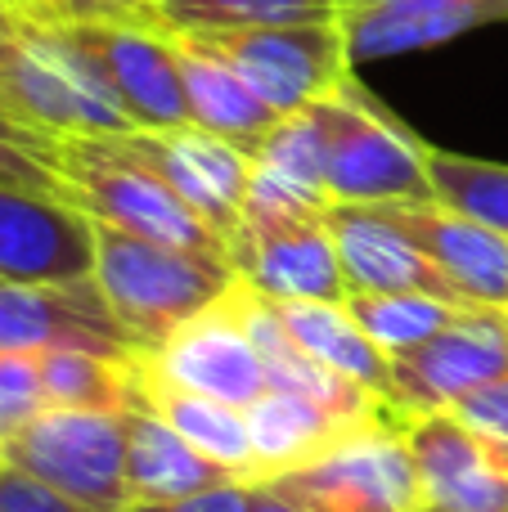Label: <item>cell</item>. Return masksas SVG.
Wrapping results in <instances>:
<instances>
[{
  "instance_id": "obj_1",
  "label": "cell",
  "mask_w": 508,
  "mask_h": 512,
  "mask_svg": "<svg viewBox=\"0 0 508 512\" xmlns=\"http://www.w3.org/2000/svg\"><path fill=\"white\" fill-rule=\"evenodd\" d=\"M90 225H95V270L90 274L140 355L158 351L180 324L212 310L239 279L225 256L167 248V243L113 230L104 221Z\"/></svg>"
},
{
  "instance_id": "obj_2",
  "label": "cell",
  "mask_w": 508,
  "mask_h": 512,
  "mask_svg": "<svg viewBox=\"0 0 508 512\" xmlns=\"http://www.w3.org/2000/svg\"><path fill=\"white\" fill-rule=\"evenodd\" d=\"M59 171L68 180L72 207L113 230L167 243V248L225 256V239L131 149L122 135H68L59 144Z\"/></svg>"
},
{
  "instance_id": "obj_3",
  "label": "cell",
  "mask_w": 508,
  "mask_h": 512,
  "mask_svg": "<svg viewBox=\"0 0 508 512\" xmlns=\"http://www.w3.org/2000/svg\"><path fill=\"white\" fill-rule=\"evenodd\" d=\"M0 108L54 140L135 131L131 113L117 104L90 54L63 27L32 18H23L0 50Z\"/></svg>"
},
{
  "instance_id": "obj_4",
  "label": "cell",
  "mask_w": 508,
  "mask_h": 512,
  "mask_svg": "<svg viewBox=\"0 0 508 512\" xmlns=\"http://www.w3.org/2000/svg\"><path fill=\"white\" fill-rule=\"evenodd\" d=\"M315 108L324 131V189L329 203L378 207V203H428L432 180L423 149L356 77H347Z\"/></svg>"
},
{
  "instance_id": "obj_5",
  "label": "cell",
  "mask_w": 508,
  "mask_h": 512,
  "mask_svg": "<svg viewBox=\"0 0 508 512\" xmlns=\"http://www.w3.org/2000/svg\"><path fill=\"white\" fill-rule=\"evenodd\" d=\"M0 459L45 481L90 512H122L126 495V409H41Z\"/></svg>"
},
{
  "instance_id": "obj_6",
  "label": "cell",
  "mask_w": 508,
  "mask_h": 512,
  "mask_svg": "<svg viewBox=\"0 0 508 512\" xmlns=\"http://www.w3.org/2000/svg\"><path fill=\"white\" fill-rule=\"evenodd\" d=\"M261 486L288 495L306 512H423V477L396 418L365 423L320 459L288 468Z\"/></svg>"
},
{
  "instance_id": "obj_7",
  "label": "cell",
  "mask_w": 508,
  "mask_h": 512,
  "mask_svg": "<svg viewBox=\"0 0 508 512\" xmlns=\"http://www.w3.org/2000/svg\"><path fill=\"white\" fill-rule=\"evenodd\" d=\"M203 36L216 54L234 63L243 81L275 108L279 117L302 113L324 95L356 77V59L347 50L338 18L320 23H270V27H225V32H189Z\"/></svg>"
},
{
  "instance_id": "obj_8",
  "label": "cell",
  "mask_w": 508,
  "mask_h": 512,
  "mask_svg": "<svg viewBox=\"0 0 508 512\" xmlns=\"http://www.w3.org/2000/svg\"><path fill=\"white\" fill-rule=\"evenodd\" d=\"M508 378V310L464 306L441 333L392 355V391L401 418L455 409L464 396Z\"/></svg>"
},
{
  "instance_id": "obj_9",
  "label": "cell",
  "mask_w": 508,
  "mask_h": 512,
  "mask_svg": "<svg viewBox=\"0 0 508 512\" xmlns=\"http://www.w3.org/2000/svg\"><path fill=\"white\" fill-rule=\"evenodd\" d=\"M0 351H90L135 360V342L108 310L95 274L59 283H9L0 279Z\"/></svg>"
},
{
  "instance_id": "obj_10",
  "label": "cell",
  "mask_w": 508,
  "mask_h": 512,
  "mask_svg": "<svg viewBox=\"0 0 508 512\" xmlns=\"http://www.w3.org/2000/svg\"><path fill=\"white\" fill-rule=\"evenodd\" d=\"M405 441L423 477V512H508V445L455 409L405 418Z\"/></svg>"
},
{
  "instance_id": "obj_11",
  "label": "cell",
  "mask_w": 508,
  "mask_h": 512,
  "mask_svg": "<svg viewBox=\"0 0 508 512\" xmlns=\"http://www.w3.org/2000/svg\"><path fill=\"white\" fill-rule=\"evenodd\" d=\"M122 144L140 162H149L207 225L225 239L239 230L243 203L252 189V153L203 126H153V131H126Z\"/></svg>"
},
{
  "instance_id": "obj_12",
  "label": "cell",
  "mask_w": 508,
  "mask_h": 512,
  "mask_svg": "<svg viewBox=\"0 0 508 512\" xmlns=\"http://www.w3.org/2000/svg\"><path fill=\"white\" fill-rule=\"evenodd\" d=\"M135 360H140L144 369H153L158 378L176 382V387L225 400V405H234V409L257 405L270 391L266 360H261V351L252 346L230 292H225L212 310H203V315H194L189 324H180L158 351L135 355Z\"/></svg>"
},
{
  "instance_id": "obj_13",
  "label": "cell",
  "mask_w": 508,
  "mask_h": 512,
  "mask_svg": "<svg viewBox=\"0 0 508 512\" xmlns=\"http://www.w3.org/2000/svg\"><path fill=\"white\" fill-rule=\"evenodd\" d=\"M230 265L270 301H347V274L324 212L293 221H243L230 234Z\"/></svg>"
},
{
  "instance_id": "obj_14",
  "label": "cell",
  "mask_w": 508,
  "mask_h": 512,
  "mask_svg": "<svg viewBox=\"0 0 508 512\" xmlns=\"http://www.w3.org/2000/svg\"><path fill=\"white\" fill-rule=\"evenodd\" d=\"M54 27H63L90 54L99 77L113 86L117 104L131 113L135 131L189 122L180 63L162 32H153L144 23H54Z\"/></svg>"
},
{
  "instance_id": "obj_15",
  "label": "cell",
  "mask_w": 508,
  "mask_h": 512,
  "mask_svg": "<svg viewBox=\"0 0 508 512\" xmlns=\"http://www.w3.org/2000/svg\"><path fill=\"white\" fill-rule=\"evenodd\" d=\"M95 270V225L68 198L0 185V279L59 283Z\"/></svg>"
},
{
  "instance_id": "obj_16",
  "label": "cell",
  "mask_w": 508,
  "mask_h": 512,
  "mask_svg": "<svg viewBox=\"0 0 508 512\" xmlns=\"http://www.w3.org/2000/svg\"><path fill=\"white\" fill-rule=\"evenodd\" d=\"M383 221H392L473 306H508V239L464 212L437 203H378Z\"/></svg>"
},
{
  "instance_id": "obj_17",
  "label": "cell",
  "mask_w": 508,
  "mask_h": 512,
  "mask_svg": "<svg viewBox=\"0 0 508 512\" xmlns=\"http://www.w3.org/2000/svg\"><path fill=\"white\" fill-rule=\"evenodd\" d=\"M324 221H329V234H333V243H338L347 292H423V297H441V301H455V306H473V301L414 248L392 221H383L374 207L329 203Z\"/></svg>"
},
{
  "instance_id": "obj_18",
  "label": "cell",
  "mask_w": 508,
  "mask_h": 512,
  "mask_svg": "<svg viewBox=\"0 0 508 512\" xmlns=\"http://www.w3.org/2000/svg\"><path fill=\"white\" fill-rule=\"evenodd\" d=\"M491 23H508V0H383L338 9V27L356 63L432 50Z\"/></svg>"
},
{
  "instance_id": "obj_19",
  "label": "cell",
  "mask_w": 508,
  "mask_h": 512,
  "mask_svg": "<svg viewBox=\"0 0 508 512\" xmlns=\"http://www.w3.org/2000/svg\"><path fill=\"white\" fill-rule=\"evenodd\" d=\"M176 50L180 63V86H185L189 122L203 131L221 135V140L239 144V149L257 153V144L270 135V126L279 122V113L234 72V63L225 54H216L203 36L189 32H162Z\"/></svg>"
},
{
  "instance_id": "obj_20",
  "label": "cell",
  "mask_w": 508,
  "mask_h": 512,
  "mask_svg": "<svg viewBox=\"0 0 508 512\" xmlns=\"http://www.w3.org/2000/svg\"><path fill=\"white\" fill-rule=\"evenodd\" d=\"M243 481L239 472L198 454L176 427H167L149 405L135 400L126 409V495L131 504L144 499H185L216 486Z\"/></svg>"
},
{
  "instance_id": "obj_21",
  "label": "cell",
  "mask_w": 508,
  "mask_h": 512,
  "mask_svg": "<svg viewBox=\"0 0 508 512\" xmlns=\"http://www.w3.org/2000/svg\"><path fill=\"white\" fill-rule=\"evenodd\" d=\"M248 414V432H252V450H257V481L279 477L288 468H302V463L320 459L324 450L351 436L365 423H383V418H342L333 409L315 405L306 396H293V391L270 387L257 405L243 409Z\"/></svg>"
},
{
  "instance_id": "obj_22",
  "label": "cell",
  "mask_w": 508,
  "mask_h": 512,
  "mask_svg": "<svg viewBox=\"0 0 508 512\" xmlns=\"http://www.w3.org/2000/svg\"><path fill=\"white\" fill-rule=\"evenodd\" d=\"M135 391H140V405H149L162 423L176 427L198 454L239 472L248 486L257 481V450H252V432L243 409L212 396H198L189 387H176V382L158 378L153 369H144L140 360H135Z\"/></svg>"
},
{
  "instance_id": "obj_23",
  "label": "cell",
  "mask_w": 508,
  "mask_h": 512,
  "mask_svg": "<svg viewBox=\"0 0 508 512\" xmlns=\"http://www.w3.org/2000/svg\"><path fill=\"white\" fill-rule=\"evenodd\" d=\"M293 342L306 355L324 364V369L342 373V378L360 382L365 391H374L378 400L396 409V391H392V355H383L369 333L356 324V315L347 310V301H279ZM401 414V409H396Z\"/></svg>"
},
{
  "instance_id": "obj_24",
  "label": "cell",
  "mask_w": 508,
  "mask_h": 512,
  "mask_svg": "<svg viewBox=\"0 0 508 512\" xmlns=\"http://www.w3.org/2000/svg\"><path fill=\"white\" fill-rule=\"evenodd\" d=\"M342 0H144L135 23L153 32H225V27L320 23L338 18Z\"/></svg>"
},
{
  "instance_id": "obj_25",
  "label": "cell",
  "mask_w": 508,
  "mask_h": 512,
  "mask_svg": "<svg viewBox=\"0 0 508 512\" xmlns=\"http://www.w3.org/2000/svg\"><path fill=\"white\" fill-rule=\"evenodd\" d=\"M36 360H41L45 409H131L140 400L135 360L90 351H41Z\"/></svg>"
},
{
  "instance_id": "obj_26",
  "label": "cell",
  "mask_w": 508,
  "mask_h": 512,
  "mask_svg": "<svg viewBox=\"0 0 508 512\" xmlns=\"http://www.w3.org/2000/svg\"><path fill=\"white\" fill-rule=\"evenodd\" d=\"M432 180V198L455 212H464L468 221L486 225V230L508 239V167L486 158H464L450 149H423Z\"/></svg>"
},
{
  "instance_id": "obj_27",
  "label": "cell",
  "mask_w": 508,
  "mask_h": 512,
  "mask_svg": "<svg viewBox=\"0 0 508 512\" xmlns=\"http://www.w3.org/2000/svg\"><path fill=\"white\" fill-rule=\"evenodd\" d=\"M347 310L356 315V324L365 328L378 351L401 355L423 346L432 333H441L464 306L423 297V292H347Z\"/></svg>"
},
{
  "instance_id": "obj_28",
  "label": "cell",
  "mask_w": 508,
  "mask_h": 512,
  "mask_svg": "<svg viewBox=\"0 0 508 512\" xmlns=\"http://www.w3.org/2000/svg\"><path fill=\"white\" fill-rule=\"evenodd\" d=\"M59 144L63 140L36 131V126H27L9 108H0V185L68 198V180L59 171Z\"/></svg>"
},
{
  "instance_id": "obj_29",
  "label": "cell",
  "mask_w": 508,
  "mask_h": 512,
  "mask_svg": "<svg viewBox=\"0 0 508 512\" xmlns=\"http://www.w3.org/2000/svg\"><path fill=\"white\" fill-rule=\"evenodd\" d=\"M252 158L266 171H275V176L329 198V189H324V131H320V122H315V108L279 117L266 140L257 144Z\"/></svg>"
},
{
  "instance_id": "obj_30",
  "label": "cell",
  "mask_w": 508,
  "mask_h": 512,
  "mask_svg": "<svg viewBox=\"0 0 508 512\" xmlns=\"http://www.w3.org/2000/svg\"><path fill=\"white\" fill-rule=\"evenodd\" d=\"M45 409L41 360L18 351H0V445L18 436Z\"/></svg>"
},
{
  "instance_id": "obj_31",
  "label": "cell",
  "mask_w": 508,
  "mask_h": 512,
  "mask_svg": "<svg viewBox=\"0 0 508 512\" xmlns=\"http://www.w3.org/2000/svg\"><path fill=\"white\" fill-rule=\"evenodd\" d=\"M32 23H135L144 0H14Z\"/></svg>"
},
{
  "instance_id": "obj_32",
  "label": "cell",
  "mask_w": 508,
  "mask_h": 512,
  "mask_svg": "<svg viewBox=\"0 0 508 512\" xmlns=\"http://www.w3.org/2000/svg\"><path fill=\"white\" fill-rule=\"evenodd\" d=\"M0 512H90V508L72 504L68 495H59L45 481L27 477V472L9 468L0 459Z\"/></svg>"
},
{
  "instance_id": "obj_33",
  "label": "cell",
  "mask_w": 508,
  "mask_h": 512,
  "mask_svg": "<svg viewBox=\"0 0 508 512\" xmlns=\"http://www.w3.org/2000/svg\"><path fill=\"white\" fill-rule=\"evenodd\" d=\"M122 512H252V486L234 481V486H216L185 499H144V504H126Z\"/></svg>"
},
{
  "instance_id": "obj_34",
  "label": "cell",
  "mask_w": 508,
  "mask_h": 512,
  "mask_svg": "<svg viewBox=\"0 0 508 512\" xmlns=\"http://www.w3.org/2000/svg\"><path fill=\"white\" fill-rule=\"evenodd\" d=\"M455 414L508 445V378L495 382V387H482V391H473V396H464L455 405Z\"/></svg>"
},
{
  "instance_id": "obj_35",
  "label": "cell",
  "mask_w": 508,
  "mask_h": 512,
  "mask_svg": "<svg viewBox=\"0 0 508 512\" xmlns=\"http://www.w3.org/2000/svg\"><path fill=\"white\" fill-rule=\"evenodd\" d=\"M252 512H306V508L293 504L288 495H279V490H270V486H252Z\"/></svg>"
},
{
  "instance_id": "obj_36",
  "label": "cell",
  "mask_w": 508,
  "mask_h": 512,
  "mask_svg": "<svg viewBox=\"0 0 508 512\" xmlns=\"http://www.w3.org/2000/svg\"><path fill=\"white\" fill-rule=\"evenodd\" d=\"M18 23H23V14L14 9V0H0V50H5L9 36L18 32Z\"/></svg>"
},
{
  "instance_id": "obj_37",
  "label": "cell",
  "mask_w": 508,
  "mask_h": 512,
  "mask_svg": "<svg viewBox=\"0 0 508 512\" xmlns=\"http://www.w3.org/2000/svg\"><path fill=\"white\" fill-rule=\"evenodd\" d=\"M342 5H383V0H342Z\"/></svg>"
},
{
  "instance_id": "obj_38",
  "label": "cell",
  "mask_w": 508,
  "mask_h": 512,
  "mask_svg": "<svg viewBox=\"0 0 508 512\" xmlns=\"http://www.w3.org/2000/svg\"><path fill=\"white\" fill-rule=\"evenodd\" d=\"M504 310H508V306H504Z\"/></svg>"
}]
</instances>
